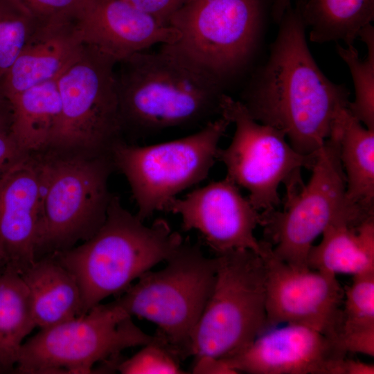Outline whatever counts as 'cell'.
I'll return each mask as SVG.
<instances>
[{
    "label": "cell",
    "instance_id": "1",
    "mask_svg": "<svg viewBox=\"0 0 374 374\" xmlns=\"http://www.w3.org/2000/svg\"><path fill=\"white\" fill-rule=\"evenodd\" d=\"M280 23L269 57L241 102L255 120L283 132L297 152L312 155L330 137L340 112L348 107L350 93L317 66L299 10L290 7Z\"/></svg>",
    "mask_w": 374,
    "mask_h": 374
},
{
    "label": "cell",
    "instance_id": "2",
    "mask_svg": "<svg viewBox=\"0 0 374 374\" xmlns=\"http://www.w3.org/2000/svg\"><path fill=\"white\" fill-rule=\"evenodd\" d=\"M116 74L123 130L141 133L204 123L220 112V81L163 44L121 60ZM208 122V121H207Z\"/></svg>",
    "mask_w": 374,
    "mask_h": 374
},
{
    "label": "cell",
    "instance_id": "3",
    "mask_svg": "<svg viewBox=\"0 0 374 374\" xmlns=\"http://www.w3.org/2000/svg\"><path fill=\"white\" fill-rule=\"evenodd\" d=\"M182 242L165 220L147 226L122 206L118 197L112 196L105 220L96 233L82 244L53 254L78 282L83 315L166 262Z\"/></svg>",
    "mask_w": 374,
    "mask_h": 374
},
{
    "label": "cell",
    "instance_id": "4",
    "mask_svg": "<svg viewBox=\"0 0 374 374\" xmlns=\"http://www.w3.org/2000/svg\"><path fill=\"white\" fill-rule=\"evenodd\" d=\"M40 197L35 260L87 240L103 225L112 195L109 155L37 152Z\"/></svg>",
    "mask_w": 374,
    "mask_h": 374
},
{
    "label": "cell",
    "instance_id": "5",
    "mask_svg": "<svg viewBox=\"0 0 374 374\" xmlns=\"http://www.w3.org/2000/svg\"><path fill=\"white\" fill-rule=\"evenodd\" d=\"M312 174L286 186L283 209L261 213L260 225L273 242L278 259L296 268H309L307 260L314 242L331 224L361 221L374 215L373 209L352 204L335 139L330 136L317 150Z\"/></svg>",
    "mask_w": 374,
    "mask_h": 374
},
{
    "label": "cell",
    "instance_id": "6",
    "mask_svg": "<svg viewBox=\"0 0 374 374\" xmlns=\"http://www.w3.org/2000/svg\"><path fill=\"white\" fill-rule=\"evenodd\" d=\"M215 258L213 288L190 340L195 357H231L268 330L262 256L236 249Z\"/></svg>",
    "mask_w": 374,
    "mask_h": 374
},
{
    "label": "cell",
    "instance_id": "7",
    "mask_svg": "<svg viewBox=\"0 0 374 374\" xmlns=\"http://www.w3.org/2000/svg\"><path fill=\"white\" fill-rule=\"evenodd\" d=\"M158 271H148L116 301L132 317L158 327L179 357L189 355L191 337L211 294L216 258L184 241Z\"/></svg>",
    "mask_w": 374,
    "mask_h": 374
},
{
    "label": "cell",
    "instance_id": "8",
    "mask_svg": "<svg viewBox=\"0 0 374 374\" xmlns=\"http://www.w3.org/2000/svg\"><path fill=\"white\" fill-rule=\"evenodd\" d=\"M118 60L84 44L56 79L60 113L46 149L109 155L123 127L115 66Z\"/></svg>",
    "mask_w": 374,
    "mask_h": 374
},
{
    "label": "cell",
    "instance_id": "9",
    "mask_svg": "<svg viewBox=\"0 0 374 374\" xmlns=\"http://www.w3.org/2000/svg\"><path fill=\"white\" fill-rule=\"evenodd\" d=\"M229 125L220 116L179 139L142 146L121 140L114 145V166L127 179L141 220L166 211L177 195L208 177Z\"/></svg>",
    "mask_w": 374,
    "mask_h": 374
},
{
    "label": "cell",
    "instance_id": "10",
    "mask_svg": "<svg viewBox=\"0 0 374 374\" xmlns=\"http://www.w3.org/2000/svg\"><path fill=\"white\" fill-rule=\"evenodd\" d=\"M144 332L115 300L40 331L24 341L13 373H91L96 364L116 359L125 349L143 346Z\"/></svg>",
    "mask_w": 374,
    "mask_h": 374
},
{
    "label": "cell",
    "instance_id": "11",
    "mask_svg": "<svg viewBox=\"0 0 374 374\" xmlns=\"http://www.w3.org/2000/svg\"><path fill=\"white\" fill-rule=\"evenodd\" d=\"M219 114L235 126L231 143L217 153L226 177L248 191L247 198L260 212L276 209L280 186L301 179V170L311 169L316 153H299L283 132L257 121L241 101L224 93Z\"/></svg>",
    "mask_w": 374,
    "mask_h": 374
},
{
    "label": "cell",
    "instance_id": "12",
    "mask_svg": "<svg viewBox=\"0 0 374 374\" xmlns=\"http://www.w3.org/2000/svg\"><path fill=\"white\" fill-rule=\"evenodd\" d=\"M260 23V0H188L168 21L178 40L166 45L221 82L248 62Z\"/></svg>",
    "mask_w": 374,
    "mask_h": 374
},
{
    "label": "cell",
    "instance_id": "13",
    "mask_svg": "<svg viewBox=\"0 0 374 374\" xmlns=\"http://www.w3.org/2000/svg\"><path fill=\"white\" fill-rule=\"evenodd\" d=\"M262 256L266 270L267 328L283 323L298 324L339 342L344 290L336 275L292 267L273 254L268 242Z\"/></svg>",
    "mask_w": 374,
    "mask_h": 374
},
{
    "label": "cell",
    "instance_id": "14",
    "mask_svg": "<svg viewBox=\"0 0 374 374\" xmlns=\"http://www.w3.org/2000/svg\"><path fill=\"white\" fill-rule=\"evenodd\" d=\"M166 211L180 216L184 231H197L215 255L236 249L264 253L266 242L254 234L261 213L226 177L175 198Z\"/></svg>",
    "mask_w": 374,
    "mask_h": 374
},
{
    "label": "cell",
    "instance_id": "15",
    "mask_svg": "<svg viewBox=\"0 0 374 374\" xmlns=\"http://www.w3.org/2000/svg\"><path fill=\"white\" fill-rule=\"evenodd\" d=\"M346 352L337 341L307 326L287 324L262 333L224 358L238 373L344 374Z\"/></svg>",
    "mask_w": 374,
    "mask_h": 374
},
{
    "label": "cell",
    "instance_id": "16",
    "mask_svg": "<svg viewBox=\"0 0 374 374\" xmlns=\"http://www.w3.org/2000/svg\"><path fill=\"white\" fill-rule=\"evenodd\" d=\"M39 197L37 152L24 154L0 173V253L6 267L20 274L36 260Z\"/></svg>",
    "mask_w": 374,
    "mask_h": 374
},
{
    "label": "cell",
    "instance_id": "17",
    "mask_svg": "<svg viewBox=\"0 0 374 374\" xmlns=\"http://www.w3.org/2000/svg\"><path fill=\"white\" fill-rule=\"evenodd\" d=\"M80 38L118 62L157 44L176 42L172 26L126 0H87L74 19Z\"/></svg>",
    "mask_w": 374,
    "mask_h": 374
},
{
    "label": "cell",
    "instance_id": "18",
    "mask_svg": "<svg viewBox=\"0 0 374 374\" xmlns=\"http://www.w3.org/2000/svg\"><path fill=\"white\" fill-rule=\"evenodd\" d=\"M83 47L74 19L39 20L0 79V95L9 100L32 87L56 80Z\"/></svg>",
    "mask_w": 374,
    "mask_h": 374
},
{
    "label": "cell",
    "instance_id": "19",
    "mask_svg": "<svg viewBox=\"0 0 374 374\" xmlns=\"http://www.w3.org/2000/svg\"><path fill=\"white\" fill-rule=\"evenodd\" d=\"M21 276L29 292L36 327L49 328L82 315L78 282L55 254L37 259Z\"/></svg>",
    "mask_w": 374,
    "mask_h": 374
},
{
    "label": "cell",
    "instance_id": "20",
    "mask_svg": "<svg viewBox=\"0 0 374 374\" xmlns=\"http://www.w3.org/2000/svg\"><path fill=\"white\" fill-rule=\"evenodd\" d=\"M321 235V242L309 252L310 269L353 276L374 271V215L337 222Z\"/></svg>",
    "mask_w": 374,
    "mask_h": 374
},
{
    "label": "cell",
    "instance_id": "21",
    "mask_svg": "<svg viewBox=\"0 0 374 374\" xmlns=\"http://www.w3.org/2000/svg\"><path fill=\"white\" fill-rule=\"evenodd\" d=\"M330 136L337 143L348 199L373 209L374 130L366 127L346 107L336 118Z\"/></svg>",
    "mask_w": 374,
    "mask_h": 374
},
{
    "label": "cell",
    "instance_id": "22",
    "mask_svg": "<svg viewBox=\"0 0 374 374\" xmlns=\"http://www.w3.org/2000/svg\"><path fill=\"white\" fill-rule=\"evenodd\" d=\"M12 107L10 134L25 153L48 148L61 105L56 80L32 87L8 100Z\"/></svg>",
    "mask_w": 374,
    "mask_h": 374
},
{
    "label": "cell",
    "instance_id": "23",
    "mask_svg": "<svg viewBox=\"0 0 374 374\" xmlns=\"http://www.w3.org/2000/svg\"><path fill=\"white\" fill-rule=\"evenodd\" d=\"M314 42L353 43L374 19V0H305L297 8Z\"/></svg>",
    "mask_w": 374,
    "mask_h": 374
},
{
    "label": "cell",
    "instance_id": "24",
    "mask_svg": "<svg viewBox=\"0 0 374 374\" xmlns=\"http://www.w3.org/2000/svg\"><path fill=\"white\" fill-rule=\"evenodd\" d=\"M35 327L25 282L5 267L0 272V373H13L24 339Z\"/></svg>",
    "mask_w": 374,
    "mask_h": 374
},
{
    "label": "cell",
    "instance_id": "25",
    "mask_svg": "<svg viewBox=\"0 0 374 374\" xmlns=\"http://www.w3.org/2000/svg\"><path fill=\"white\" fill-rule=\"evenodd\" d=\"M358 37L367 47V55L361 58L353 46L337 45V53L348 65L353 77L355 99L348 110L362 125L374 130V28L371 24L363 28Z\"/></svg>",
    "mask_w": 374,
    "mask_h": 374
},
{
    "label": "cell",
    "instance_id": "26",
    "mask_svg": "<svg viewBox=\"0 0 374 374\" xmlns=\"http://www.w3.org/2000/svg\"><path fill=\"white\" fill-rule=\"evenodd\" d=\"M39 21L17 0H0V79L19 55Z\"/></svg>",
    "mask_w": 374,
    "mask_h": 374
},
{
    "label": "cell",
    "instance_id": "27",
    "mask_svg": "<svg viewBox=\"0 0 374 374\" xmlns=\"http://www.w3.org/2000/svg\"><path fill=\"white\" fill-rule=\"evenodd\" d=\"M373 329L374 271L354 276L351 285L344 290L343 323L339 338Z\"/></svg>",
    "mask_w": 374,
    "mask_h": 374
},
{
    "label": "cell",
    "instance_id": "28",
    "mask_svg": "<svg viewBox=\"0 0 374 374\" xmlns=\"http://www.w3.org/2000/svg\"><path fill=\"white\" fill-rule=\"evenodd\" d=\"M179 356L157 333L149 343L130 358L118 362L116 368L122 374L186 373L180 366Z\"/></svg>",
    "mask_w": 374,
    "mask_h": 374
},
{
    "label": "cell",
    "instance_id": "29",
    "mask_svg": "<svg viewBox=\"0 0 374 374\" xmlns=\"http://www.w3.org/2000/svg\"><path fill=\"white\" fill-rule=\"evenodd\" d=\"M40 21L75 19L87 0H17Z\"/></svg>",
    "mask_w": 374,
    "mask_h": 374
},
{
    "label": "cell",
    "instance_id": "30",
    "mask_svg": "<svg viewBox=\"0 0 374 374\" xmlns=\"http://www.w3.org/2000/svg\"><path fill=\"white\" fill-rule=\"evenodd\" d=\"M137 8L168 24L169 19L188 0H126Z\"/></svg>",
    "mask_w": 374,
    "mask_h": 374
},
{
    "label": "cell",
    "instance_id": "31",
    "mask_svg": "<svg viewBox=\"0 0 374 374\" xmlns=\"http://www.w3.org/2000/svg\"><path fill=\"white\" fill-rule=\"evenodd\" d=\"M196 360L192 371L198 374H238L226 359L211 356H200Z\"/></svg>",
    "mask_w": 374,
    "mask_h": 374
},
{
    "label": "cell",
    "instance_id": "32",
    "mask_svg": "<svg viewBox=\"0 0 374 374\" xmlns=\"http://www.w3.org/2000/svg\"><path fill=\"white\" fill-rule=\"evenodd\" d=\"M25 154L10 133H0V173Z\"/></svg>",
    "mask_w": 374,
    "mask_h": 374
},
{
    "label": "cell",
    "instance_id": "33",
    "mask_svg": "<svg viewBox=\"0 0 374 374\" xmlns=\"http://www.w3.org/2000/svg\"><path fill=\"white\" fill-rule=\"evenodd\" d=\"M344 374H373V364L346 358L344 364Z\"/></svg>",
    "mask_w": 374,
    "mask_h": 374
},
{
    "label": "cell",
    "instance_id": "34",
    "mask_svg": "<svg viewBox=\"0 0 374 374\" xmlns=\"http://www.w3.org/2000/svg\"><path fill=\"white\" fill-rule=\"evenodd\" d=\"M12 116L10 102L0 95V133H10Z\"/></svg>",
    "mask_w": 374,
    "mask_h": 374
},
{
    "label": "cell",
    "instance_id": "35",
    "mask_svg": "<svg viewBox=\"0 0 374 374\" xmlns=\"http://www.w3.org/2000/svg\"><path fill=\"white\" fill-rule=\"evenodd\" d=\"M293 0H274L273 15L275 19L280 22L286 10L291 7V3ZM301 5L305 0H296Z\"/></svg>",
    "mask_w": 374,
    "mask_h": 374
},
{
    "label": "cell",
    "instance_id": "36",
    "mask_svg": "<svg viewBox=\"0 0 374 374\" xmlns=\"http://www.w3.org/2000/svg\"><path fill=\"white\" fill-rule=\"evenodd\" d=\"M6 267L4 260L0 253V272L2 271Z\"/></svg>",
    "mask_w": 374,
    "mask_h": 374
}]
</instances>
